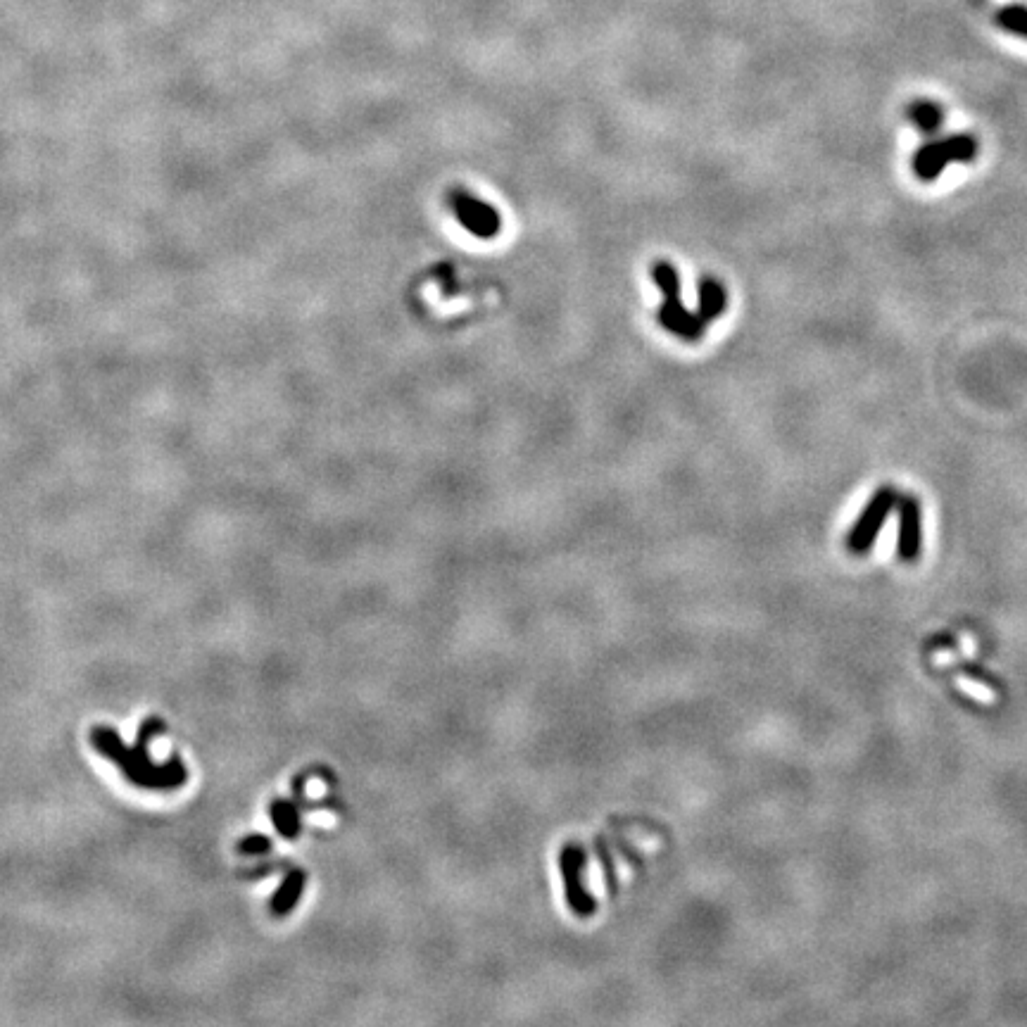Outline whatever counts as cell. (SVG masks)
Wrapping results in <instances>:
<instances>
[{
  "instance_id": "cell-1",
  "label": "cell",
  "mask_w": 1027,
  "mask_h": 1027,
  "mask_svg": "<svg viewBox=\"0 0 1027 1027\" xmlns=\"http://www.w3.org/2000/svg\"><path fill=\"white\" fill-rule=\"evenodd\" d=\"M160 733H165V723L160 718H148L138 730L136 747H126L119 733L105 726L91 730V742L100 754L107 756L124 773L129 783L146 787V790H176L188 778L186 766L181 764L179 756L174 754L162 764H155L153 756L148 754L150 742Z\"/></svg>"
},
{
  "instance_id": "cell-2",
  "label": "cell",
  "mask_w": 1027,
  "mask_h": 1027,
  "mask_svg": "<svg viewBox=\"0 0 1027 1027\" xmlns=\"http://www.w3.org/2000/svg\"><path fill=\"white\" fill-rule=\"evenodd\" d=\"M654 281H657L659 291L664 293V302H661L659 310V321L666 331L676 333L678 338L690 340L695 343L707 333V324H704L699 314H692L683 307L678 293H680V281L676 269H673L671 262H657L654 264Z\"/></svg>"
},
{
  "instance_id": "cell-3",
  "label": "cell",
  "mask_w": 1027,
  "mask_h": 1027,
  "mask_svg": "<svg viewBox=\"0 0 1027 1027\" xmlns=\"http://www.w3.org/2000/svg\"><path fill=\"white\" fill-rule=\"evenodd\" d=\"M975 157H978V141H975V136L954 134L923 143L913 153L911 169L921 181H935L940 179L944 167L951 165V162H973Z\"/></svg>"
},
{
  "instance_id": "cell-4",
  "label": "cell",
  "mask_w": 1027,
  "mask_h": 1027,
  "mask_svg": "<svg viewBox=\"0 0 1027 1027\" xmlns=\"http://www.w3.org/2000/svg\"><path fill=\"white\" fill-rule=\"evenodd\" d=\"M897 502H899V493L894 488H890V485L875 490L873 497L868 500L866 507H863V512L859 514V519H856V524L852 526V531H849V535H847L849 552H854V554L871 552V547L875 545V540H878L882 526L887 524L890 514L897 509Z\"/></svg>"
},
{
  "instance_id": "cell-5",
  "label": "cell",
  "mask_w": 1027,
  "mask_h": 1027,
  "mask_svg": "<svg viewBox=\"0 0 1027 1027\" xmlns=\"http://www.w3.org/2000/svg\"><path fill=\"white\" fill-rule=\"evenodd\" d=\"M585 863H588V852H585L581 844H564L562 854H559V871H562L564 880L566 904H569V909L576 913L578 918H592L597 911L595 897H592V892L583 882Z\"/></svg>"
},
{
  "instance_id": "cell-6",
  "label": "cell",
  "mask_w": 1027,
  "mask_h": 1027,
  "mask_svg": "<svg viewBox=\"0 0 1027 1027\" xmlns=\"http://www.w3.org/2000/svg\"><path fill=\"white\" fill-rule=\"evenodd\" d=\"M450 207L459 219V224H462L469 233H474L476 238H495L497 233H500V212H497L493 205L483 203L476 195L466 193L464 188L452 191Z\"/></svg>"
},
{
  "instance_id": "cell-7",
  "label": "cell",
  "mask_w": 1027,
  "mask_h": 1027,
  "mask_svg": "<svg viewBox=\"0 0 1027 1027\" xmlns=\"http://www.w3.org/2000/svg\"><path fill=\"white\" fill-rule=\"evenodd\" d=\"M899 514V535H897V554L904 564L918 562L923 547V512L921 502L916 495H899L897 502Z\"/></svg>"
},
{
  "instance_id": "cell-8",
  "label": "cell",
  "mask_w": 1027,
  "mask_h": 1027,
  "mask_svg": "<svg viewBox=\"0 0 1027 1027\" xmlns=\"http://www.w3.org/2000/svg\"><path fill=\"white\" fill-rule=\"evenodd\" d=\"M728 307V293L726 286L721 281L714 279V276H704L699 281V317H702L704 324H711V321L721 317Z\"/></svg>"
},
{
  "instance_id": "cell-9",
  "label": "cell",
  "mask_w": 1027,
  "mask_h": 1027,
  "mask_svg": "<svg viewBox=\"0 0 1027 1027\" xmlns=\"http://www.w3.org/2000/svg\"><path fill=\"white\" fill-rule=\"evenodd\" d=\"M305 885H307L305 871H300V868L288 871V875L281 882V887L272 897V904H269V909H272L274 916H279V918L288 916V913L293 911V906L300 902V894H302V890H305Z\"/></svg>"
},
{
  "instance_id": "cell-10",
  "label": "cell",
  "mask_w": 1027,
  "mask_h": 1027,
  "mask_svg": "<svg viewBox=\"0 0 1027 1027\" xmlns=\"http://www.w3.org/2000/svg\"><path fill=\"white\" fill-rule=\"evenodd\" d=\"M269 814H272L274 828L279 830L283 840H298L302 833V821H300V809L293 802H286V799H276L269 806Z\"/></svg>"
},
{
  "instance_id": "cell-11",
  "label": "cell",
  "mask_w": 1027,
  "mask_h": 1027,
  "mask_svg": "<svg viewBox=\"0 0 1027 1027\" xmlns=\"http://www.w3.org/2000/svg\"><path fill=\"white\" fill-rule=\"evenodd\" d=\"M906 112H909L911 122L925 131V134H935L944 124V110L937 103H932V100H916Z\"/></svg>"
},
{
  "instance_id": "cell-12",
  "label": "cell",
  "mask_w": 1027,
  "mask_h": 1027,
  "mask_svg": "<svg viewBox=\"0 0 1027 1027\" xmlns=\"http://www.w3.org/2000/svg\"><path fill=\"white\" fill-rule=\"evenodd\" d=\"M997 22L1001 29H1006V31H1011V34L1027 39V8H1020V5L1004 8L997 15Z\"/></svg>"
},
{
  "instance_id": "cell-13",
  "label": "cell",
  "mask_w": 1027,
  "mask_h": 1027,
  "mask_svg": "<svg viewBox=\"0 0 1027 1027\" xmlns=\"http://www.w3.org/2000/svg\"><path fill=\"white\" fill-rule=\"evenodd\" d=\"M597 847V854H600V861L604 866V882H607V890L614 894L616 892V871H614V863H611V854L607 849V844H604V840L600 837V840L595 842Z\"/></svg>"
},
{
  "instance_id": "cell-14",
  "label": "cell",
  "mask_w": 1027,
  "mask_h": 1027,
  "mask_svg": "<svg viewBox=\"0 0 1027 1027\" xmlns=\"http://www.w3.org/2000/svg\"><path fill=\"white\" fill-rule=\"evenodd\" d=\"M238 849L248 856H260L272 852V840H269L267 835H248Z\"/></svg>"
}]
</instances>
